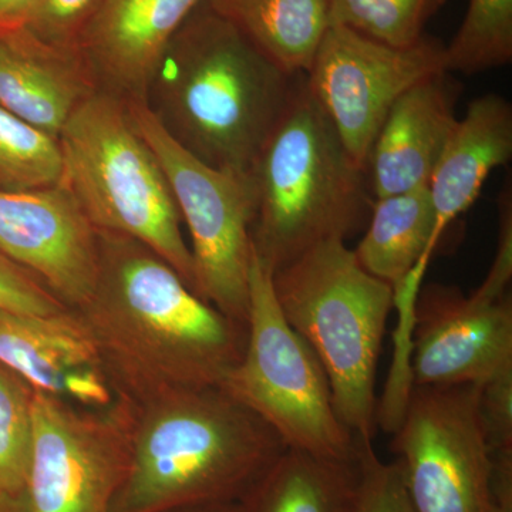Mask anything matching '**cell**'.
Returning <instances> with one entry per match:
<instances>
[{
    "label": "cell",
    "instance_id": "obj_28",
    "mask_svg": "<svg viewBox=\"0 0 512 512\" xmlns=\"http://www.w3.org/2000/svg\"><path fill=\"white\" fill-rule=\"evenodd\" d=\"M0 308L28 315L50 316L67 311L45 285L0 254Z\"/></svg>",
    "mask_w": 512,
    "mask_h": 512
},
{
    "label": "cell",
    "instance_id": "obj_12",
    "mask_svg": "<svg viewBox=\"0 0 512 512\" xmlns=\"http://www.w3.org/2000/svg\"><path fill=\"white\" fill-rule=\"evenodd\" d=\"M512 256L495 254L476 291L431 284L414 308L413 386H483L512 369Z\"/></svg>",
    "mask_w": 512,
    "mask_h": 512
},
{
    "label": "cell",
    "instance_id": "obj_26",
    "mask_svg": "<svg viewBox=\"0 0 512 512\" xmlns=\"http://www.w3.org/2000/svg\"><path fill=\"white\" fill-rule=\"evenodd\" d=\"M359 484L353 512H417L396 463H384L373 441L357 440Z\"/></svg>",
    "mask_w": 512,
    "mask_h": 512
},
{
    "label": "cell",
    "instance_id": "obj_18",
    "mask_svg": "<svg viewBox=\"0 0 512 512\" xmlns=\"http://www.w3.org/2000/svg\"><path fill=\"white\" fill-rule=\"evenodd\" d=\"M512 157V107L498 94L470 101L429 181L439 242L451 222L476 202L491 171Z\"/></svg>",
    "mask_w": 512,
    "mask_h": 512
},
{
    "label": "cell",
    "instance_id": "obj_24",
    "mask_svg": "<svg viewBox=\"0 0 512 512\" xmlns=\"http://www.w3.org/2000/svg\"><path fill=\"white\" fill-rule=\"evenodd\" d=\"M446 0H329L330 26H343L392 47L424 39L431 16Z\"/></svg>",
    "mask_w": 512,
    "mask_h": 512
},
{
    "label": "cell",
    "instance_id": "obj_11",
    "mask_svg": "<svg viewBox=\"0 0 512 512\" xmlns=\"http://www.w3.org/2000/svg\"><path fill=\"white\" fill-rule=\"evenodd\" d=\"M444 72V46L427 37L412 47H392L332 25L305 79L343 147L366 173L370 150L394 103Z\"/></svg>",
    "mask_w": 512,
    "mask_h": 512
},
{
    "label": "cell",
    "instance_id": "obj_15",
    "mask_svg": "<svg viewBox=\"0 0 512 512\" xmlns=\"http://www.w3.org/2000/svg\"><path fill=\"white\" fill-rule=\"evenodd\" d=\"M204 0H104L79 52L97 87L147 103L148 90L178 30Z\"/></svg>",
    "mask_w": 512,
    "mask_h": 512
},
{
    "label": "cell",
    "instance_id": "obj_10",
    "mask_svg": "<svg viewBox=\"0 0 512 512\" xmlns=\"http://www.w3.org/2000/svg\"><path fill=\"white\" fill-rule=\"evenodd\" d=\"M392 450L417 512H494L480 386H413Z\"/></svg>",
    "mask_w": 512,
    "mask_h": 512
},
{
    "label": "cell",
    "instance_id": "obj_27",
    "mask_svg": "<svg viewBox=\"0 0 512 512\" xmlns=\"http://www.w3.org/2000/svg\"><path fill=\"white\" fill-rule=\"evenodd\" d=\"M104 0H37L25 29L46 45L79 50L84 30Z\"/></svg>",
    "mask_w": 512,
    "mask_h": 512
},
{
    "label": "cell",
    "instance_id": "obj_20",
    "mask_svg": "<svg viewBox=\"0 0 512 512\" xmlns=\"http://www.w3.org/2000/svg\"><path fill=\"white\" fill-rule=\"evenodd\" d=\"M276 66L291 74L311 69L329 29V0H204Z\"/></svg>",
    "mask_w": 512,
    "mask_h": 512
},
{
    "label": "cell",
    "instance_id": "obj_1",
    "mask_svg": "<svg viewBox=\"0 0 512 512\" xmlns=\"http://www.w3.org/2000/svg\"><path fill=\"white\" fill-rule=\"evenodd\" d=\"M100 272L76 311L114 389L136 404L185 389L221 387L244 353L239 325L192 291L136 239L99 232Z\"/></svg>",
    "mask_w": 512,
    "mask_h": 512
},
{
    "label": "cell",
    "instance_id": "obj_3",
    "mask_svg": "<svg viewBox=\"0 0 512 512\" xmlns=\"http://www.w3.org/2000/svg\"><path fill=\"white\" fill-rule=\"evenodd\" d=\"M286 448L221 387L160 394L137 404L130 467L111 512L241 501Z\"/></svg>",
    "mask_w": 512,
    "mask_h": 512
},
{
    "label": "cell",
    "instance_id": "obj_13",
    "mask_svg": "<svg viewBox=\"0 0 512 512\" xmlns=\"http://www.w3.org/2000/svg\"><path fill=\"white\" fill-rule=\"evenodd\" d=\"M0 254L73 311L82 309L96 289L99 231L63 183L0 192Z\"/></svg>",
    "mask_w": 512,
    "mask_h": 512
},
{
    "label": "cell",
    "instance_id": "obj_23",
    "mask_svg": "<svg viewBox=\"0 0 512 512\" xmlns=\"http://www.w3.org/2000/svg\"><path fill=\"white\" fill-rule=\"evenodd\" d=\"M59 140L0 107V192H25L62 183Z\"/></svg>",
    "mask_w": 512,
    "mask_h": 512
},
{
    "label": "cell",
    "instance_id": "obj_6",
    "mask_svg": "<svg viewBox=\"0 0 512 512\" xmlns=\"http://www.w3.org/2000/svg\"><path fill=\"white\" fill-rule=\"evenodd\" d=\"M57 140L62 183L93 227L147 245L195 292L194 261L173 192L131 123L126 101L96 90L74 110Z\"/></svg>",
    "mask_w": 512,
    "mask_h": 512
},
{
    "label": "cell",
    "instance_id": "obj_33",
    "mask_svg": "<svg viewBox=\"0 0 512 512\" xmlns=\"http://www.w3.org/2000/svg\"><path fill=\"white\" fill-rule=\"evenodd\" d=\"M494 512H512V505H497Z\"/></svg>",
    "mask_w": 512,
    "mask_h": 512
},
{
    "label": "cell",
    "instance_id": "obj_32",
    "mask_svg": "<svg viewBox=\"0 0 512 512\" xmlns=\"http://www.w3.org/2000/svg\"><path fill=\"white\" fill-rule=\"evenodd\" d=\"M0 512H29L26 501L0 495Z\"/></svg>",
    "mask_w": 512,
    "mask_h": 512
},
{
    "label": "cell",
    "instance_id": "obj_5",
    "mask_svg": "<svg viewBox=\"0 0 512 512\" xmlns=\"http://www.w3.org/2000/svg\"><path fill=\"white\" fill-rule=\"evenodd\" d=\"M286 322L313 350L333 404L356 440L376 433V370L393 289L357 262L345 241L316 245L272 274Z\"/></svg>",
    "mask_w": 512,
    "mask_h": 512
},
{
    "label": "cell",
    "instance_id": "obj_4",
    "mask_svg": "<svg viewBox=\"0 0 512 512\" xmlns=\"http://www.w3.org/2000/svg\"><path fill=\"white\" fill-rule=\"evenodd\" d=\"M252 248L278 271L326 241H348L370 211L367 177L312 96L305 74L252 168Z\"/></svg>",
    "mask_w": 512,
    "mask_h": 512
},
{
    "label": "cell",
    "instance_id": "obj_30",
    "mask_svg": "<svg viewBox=\"0 0 512 512\" xmlns=\"http://www.w3.org/2000/svg\"><path fill=\"white\" fill-rule=\"evenodd\" d=\"M37 0H0V29L25 28Z\"/></svg>",
    "mask_w": 512,
    "mask_h": 512
},
{
    "label": "cell",
    "instance_id": "obj_7",
    "mask_svg": "<svg viewBox=\"0 0 512 512\" xmlns=\"http://www.w3.org/2000/svg\"><path fill=\"white\" fill-rule=\"evenodd\" d=\"M272 274L252 248L244 353L221 389L265 421L286 447L355 460L357 440L336 413L318 357L286 322Z\"/></svg>",
    "mask_w": 512,
    "mask_h": 512
},
{
    "label": "cell",
    "instance_id": "obj_9",
    "mask_svg": "<svg viewBox=\"0 0 512 512\" xmlns=\"http://www.w3.org/2000/svg\"><path fill=\"white\" fill-rule=\"evenodd\" d=\"M136 416L126 397L94 409L35 390L28 511L111 512L130 467Z\"/></svg>",
    "mask_w": 512,
    "mask_h": 512
},
{
    "label": "cell",
    "instance_id": "obj_29",
    "mask_svg": "<svg viewBox=\"0 0 512 512\" xmlns=\"http://www.w3.org/2000/svg\"><path fill=\"white\" fill-rule=\"evenodd\" d=\"M480 414L491 454L512 453V369L480 386Z\"/></svg>",
    "mask_w": 512,
    "mask_h": 512
},
{
    "label": "cell",
    "instance_id": "obj_14",
    "mask_svg": "<svg viewBox=\"0 0 512 512\" xmlns=\"http://www.w3.org/2000/svg\"><path fill=\"white\" fill-rule=\"evenodd\" d=\"M0 365L36 392L77 406H110L119 397L96 343L73 309L37 316L0 308Z\"/></svg>",
    "mask_w": 512,
    "mask_h": 512
},
{
    "label": "cell",
    "instance_id": "obj_8",
    "mask_svg": "<svg viewBox=\"0 0 512 512\" xmlns=\"http://www.w3.org/2000/svg\"><path fill=\"white\" fill-rule=\"evenodd\" d=\"M126 104L131 123L156 156L190 232L195 292L247 326L255 211L251 175L202 163L171 137L147 103Z\"/></svg>",
    "mask_w": 512,
    "mask_h": 512
},
{
    "label": "cell",
    "instance_id": "obj_21",
    "mask_svg": "<svg viewBox=\"0 0 512 512\" xmlns=\"http://www.w3.org/2000/svg\"><path fill=\"white\" fill-rule=\"evenodd\" d=\"M359 484L355 460L286 448L241 500L244 512H353Z\"/></svg>",
    "mask_w": 512,
    "mask_h": 512
},
{
    "label": "cell",
    "instance_id": "obj_25",
    "mask_svg": "<svg viewBox=\"0 0 512 512\" xmlns=\"http://www.w3.org/2000/svg\"><path fill=\"white\" fill-rule=\"evenodd\" d=\"M33 393L26 380L0 365V495L20 501H26L32 461Z\"/></svg>",
    "mask_w": 512,
    "mask_h": 512
},
{
    "label": "cell",
    "instance_id": "obj_22",
    "mask_svg": "<svg viewBox=\"0 0 512 512\" xmlns=\"http://www.w3.org/2000/svg\"><path fill=\"white\" fill-rule=\"evenodd\" d=\"M512 60V0H470L460 29L444 47L447 73L476 74Z\"/></svg>",
    "mask_w": 512,
    "mask_h": 512
},
{
    "label": "cell",
    "instance_id": "obj_16",
    "mask_svg": "<svg viewBox=\"0 0 512 512\" xmlns=\"http://www.w3.org/2000/svg\"><path fill=\"white\" fill-rule=\"evenodd\" d=\"M450 73L423 80L394 103L366 164L376 200L429 185L458 120Z\"/></svg>",
    "mask_w": 512,
    "mask_h": 512
},
{
    "label": "cell",
    "instance_id": "obj_17",
    "mask_svg": "<svg viewBox=\"0 0 512 512\" xmlns=\"http://www.w3.org/2000/svg\"><path fill=\"white\" fill-rule=\"evenodd\" d=\"M96 90L79 50L46 45L25 28L0 29V107L9 113L57 140Z\"/></svg>",
    "mask_w": 512,
    "mask_h": 512
},
{
    "label": "cell",
    "instance_id": "obj_2",
    "mask_svg": "<svg viewBox=\"0 0 512 512\" xmlns=\"http://www.w3.org/2000/svg\"><path fill=\"white\" fill-rule=\"evenodd\" d=\"M302 76L276 66L202 2L165 50L148 107L202 163L251 175Z\"/></svg>",
    "mask_w": 512,
    "mask_h": 512
},
{
    "label": "cell",
    "instance_id": "obj_19",
    "mask_svg": "<svg viewBox=\"0 0 512 512\" xmlns=\"http://www.w3.org/2000/svg\"><path fill=\"white\" fill-rule=\"evenodd\" d=\"M436 214L429 187L380 198L353 254L370 275L393 288L410 272L426 274L439 242L434 238Z\"/></svg>",
    "mask_w": 512,
    "mask_h": 512
},
{
    "label": "cell",
    "instance_id": "obj_31",
    "mask_svg": "<svg viewBox=\"0 0 512 512\" xmlns=\"http://www.w3.org/2000/svg\"><path fill=\"white\" fill-rule=\"evenodd\" d=\"M164 512H244V508L241 501H217V503L187 505V507Z\"/></svg>",
    "mask_w": 512,
    "mask_h": 512
}]
</instances>
